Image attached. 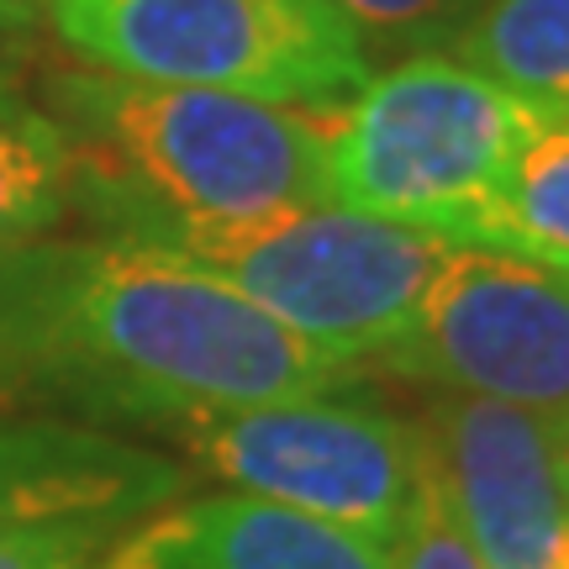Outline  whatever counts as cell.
<instances>
[{
	"mask_svg": "<svg viewBox=\"0 0 569 569\" xmlns=\"http://www.w3.org/2000/svg\"><path fill=\"white\" fill-rule=\"evenodd\" d=\"M0 365L153 427L348 386L227 280L122 238L0 259Z\"/></svg>",
	"mask_w": 569,
	"mask_h": 569,
	"instance_id": "6da1fadb",
	"label": "cell"
},
{
	"mask_svg": "<svg viewBox=\"0 0 569 569\" xmlns=\"http://www.w3.org/2000/svg\"><path fill=\"white\" fill-rule=\"evenodd\" d=\"M332 201L465 243L507 190L543 117L448 53L375 69L365 90L322 111Z\"/></svg>",
	"mask_w": 569,
	"mask_h": 569,
	"instance_id": "3957f363",
	"label": "cell"
},
{
	"mask_svg": "<svg viewBox=\"0 0 569 569\" xmlns=\"http://www.w3.org/2000/svg\"><path fill=\"white\" fill-rule=\"evenodd\" d=\"M417 427L427 480L480 569H565L569 475L559 417L432 390Z\"/></svg>",
	"mask_w": 569,
	"mask_h": 569,
	"instance_id": "ba28073f",
	"label": "cell"
},
{
	"mask_svg": "<svg viewBox=\"0 0 569 569\" xmlns=\"http://www.w3.org/2000/svg\"><path fill=\"white\" fill-rule=\"evenodd\" d=\"M390 365L432 390L569 417V269L448 243Z\"/></svg>",
	"mask_w": 569,
	"mask_h": 569,
	"instance_id": "52a82bcc",
	"label": "cell"
},
{
	"mask_svg": "<svg viewBox=\"0 0 569 569\" xmlns=\"http://www.w3.org/2000/svg\"><path fill=\"white\" fill-rule=\"evenodd\" d=\"M565 569H569V559H565Z\"/></svg>",
	"mask_w": 569,
	"mask_h": 569,
	"instance_id": "ac0fdd59",
	"label": "cell"
},
{
	"mask_svg": "<svg viewBox=\"0 0 569 569\" xmlns=\"http://www.w3.org/2000/svg\"><path fill=\"white\" fill-rule=\"evenodd\" d=\"M448 59L501 84L549 127H569V0H480Z\"/></svg>",
	"mask_w": 569,
	"mask_h": 569,
	"instance_id": "30bf717a",
	"label": "cell"
},
{
	"mask_svg": "<svg viewBox=\"0 0 569 569\" xmlns=\"http://www.w3.org/2000/svg\"><path fill=\"white\" fill-rule=\"evenodd\" d=\"M153 248L227 280L284 332L353 365L401 343L448 238L322 201L232 227H190Z\"/></svg>",
	"mask_w": 569,
	"mask_h": 569,
	"instance_id": "277c9868",
	"label": "cell"
},
{
	"mask_svg": "<svg viewBox=\"0 0 569 569\" xmlns=\"http://www.w3.org/2000/svg\"><path fill=\"white\" fill-rule=\"evenodd\" d=\"M96 543V532L21 522L0 511V569H90Z\"/></svg>",
	"mask_w": 569,
	"mask_h": 569,
	"instance_id": "5bb4252c",
	"label": "cell"
},
{
	"mask_svg": "<svg viewBox=\"0 0 569 569\" xmlns=\"http://www.w3.org/2000/svg\"><path fill=\"white\" fill-rule=\"evenodd\" d=\"M74 196V153L53 117L0 106V259L59 222Z\"/></svg>",
	"mask_w": 569,
	"mask_h": 569,
	"instance_id": "8fae6325",
	"label": "cell"
},
{
	"mask_svg": "<svg viewBox=\"0 0 569 569\" xmlns=\"http://www.w3.org/2000/svg\"><path fill=\"white\" fill-rule=\"evenodd\" d=\"M59 101L74 190L96 201L122 243L153 248L190 227L332 201L327 132L301 106L117 74H74L59 84Z\"/></svg>",
	"mask_w": 569,
	"mask_h": 569,
	"instance_id": "7a4b0ae2",
	"label": "cell"
},
{
	"mask_svg": "<svg viewBox=\"0 0 569 569\" xmlns=\"http://www.w3.org/2000/svg\"><path fill=\"white\" fill-rule=\"evenodd\" d=\"M465 243L511 248L569 269V127H543L522 148L507 190L469 227Z\"/></svg>",
	"mask_w": 569,
	"mask_h": 569,
	"instance_id": "7c38bea8",
	"label": "cell"
},
{
	"mask_svg": "<svg viewBox=\"0 0 569 569\" xmlns=\"http://www.w3.org/2000/svg\"><path fill=\"white\" fill-rule=\"evenodd\" d=\"M106 569H390V549L259 496H206L159 517Z\"/></svg>",
	"mask_w": 569,
	"mask_h": 569,
	"instance_id": "9c48e42d",
	"label": "cell"
},
{
	"mask_svg": "<svg viewBox=\"0 0 569 569\" xmlns=\"http://www.w3.org/2000/svg\"><path fill=\"white\" fill-rule=\"evenodd\" d=\"M401 559H390V569H480V559L469 553V543L459 538V528L448 522L443 501L432 480H422V496H417V511H411L407 532H401Z\"/></svg>",
	"mask_w": 569,
	"mask_h": 569,
	"instance_id": "9a60e30c",
	"label": "cell"
},
{
	"mask_svg": "<svg viewBox=\"0 0 569 569\" xmlns=\"http://www.w3.org/2000/svg\"><path fill=\"white\" fill-rule=\"evenodd\" d=\"M159 427H169L238 496L317 517L380 549L401 543L427 480L422 427L343 401L338 390L243 411L169 417Z\"/></svg>",
	"mask_w": 569,
	"mask_h": 569,
	"instance_id": "8992f818",
	"label": "cell"
},
{
	"mask_svg": "<svg viewBox=\"0 0 569 569\" xmlns=\"http://www.w3.org/2000/svg\"><path fill=\"white\" fill-rule=\"evenodd\" d=\"M69 53L138 84L338 111L375 63L332 0H48Z\"/></svg>",
	"mask_w": 569,
	"mask_h": 569,
	"instance_id": "5b68a950",
	"label": "cell"
},
{
	"mask_svg": "<svg viewBox=\"0 0 569 569\" xmlns=\"http://www.w3.org/2000/svg\"><path fill=\"white\" fill-rule=\"evenodd\" d=\"M332 11L353 27L369 63L443 53L480 11V0H332Z\"/></svg>",
	"mask_w": 569,
	"mask_h": 569,
	"instance_id": "4fadbf2b",
	"label": "cell"
},
{
	"mask_svg": "<svg viewBox=\"0 0 569 569\" xmlns=\"http://www.w3.org/2000/svg\"><path fill=\"white\" fill-rule=\"evenodd\" d=\"M559 459H565V475H569V417H559Z\"/></svg>",
	"mask_w": 569,
	"mask_h": 569,
	"instance_id": "e0dca14e",
	"label": "cell"
},
{
	"mask_svg": "<svg viewBox=\"0 0 569 569\" xmlns=\"http://www.w3.org/2000/svg\"><path fill=\"white\" fill-rule=\"evenodd\" d=\"M32 17H38L32 0H0V106L21 101L17 80L32 53Z\"/></svg>",
	"mask_w": 569,
	"mask_h": 569,
	"instance_id": "2e32d148",
	"label": "cell"
}]
</instances>
